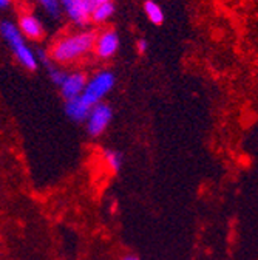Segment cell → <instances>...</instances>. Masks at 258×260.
I'll list each match as a JSON object with an SVG mask.
<instances>
[{"label": "cell", "instance_id": "obj_1", "mask_svg": "<svg viewBox=\"0 0 258 260\" xmlns=\"http://www.w3.org/2000/svg\"><path fill=\"white\" fill-rule=\"evenodd\" d=\"M96 32L94 31H78L73 35L62 36L50 48V59L56 63L65 65L82 59L85 54L93 51Z\"/></svg>", "mask_w": 258, "mask_h": 260}, {"label": "cell", "instance_id": "obj_2", "mask_svg": "<svg viewBox=\"0 0 258 260\" xmlns=\"http://www.w3.org/2000/svg\"><path fill=\"white\" fill-rule=\"evenodd\" d=\"M0 35H2V38L8 42L14 56L17 57V60L23 65L26 70H29V72L38 70L39 62L36 59V54L26 45L25 38L20 35V31L14 22H11V20L0 22Z\"/></svg>", "mask_w": 258, "mask_h": 260}, {"label": "cell", "instance_id": "obj_3", "mask_svg": "<svg viewBox=\"0 0 258 260\" xmlns=\"http://www.w3.org/2000/svg\"><path fill=\"white\" fill-rule=\"evenodd\" d=\"M115 84H116L115 73L110 70H101V72L96 73L90 81H87L81 98L90 107H93L94 104L102 103L104 98L113 90Z\"/></svg>", "mask_w": 258, "mask_h": 260}, {"label": "cell", "instance_id": "obj_4", "mask_svg": "<svg viewBox=\"0 0 258 260\" xmlns=\"http://www.w3.org/2000/svg\"><path fill=\"white\" fill-rule=\"evenodd\" d=\"M113 118V110L108 104L105 103H98L90 109V113L85 119L87 122V134L91 138L101 137L107 127L110 125Z\"/></svg>", "mask_w": 258, "mask_h": 260}, {"label": "cell", "instance_id": "obj_5", "mask_svg": "<svg viewBox=\"0 0 258 260\" xmlns=\"http://www.w3.org/2000/svg\"><path fill=\"white\" fill-rule=\"evenodd\" d=\"M119 44H121V41H119L118 31L113 28H107V29L101 31L99 35H96L93 51L99 59L107 60V59H112L118 53Z\"/></svg>", "mask_w": 258, "mask_h": 260}, {"label": "cell", "instance_id": "obj_6", "mask_svg": "<svg viewBox=\"0 0 258 260\" xmlns=\"http://www.w3.org/2000/svg\"><path fill=\"white\" fill-rule=\"evenodd\" d=\"M20 35L23 38H28L29 41H41L44 38V25L41 20L33 16V14H22L19 17V25H17Z\"/></svg>", "mask_w": 258, "mask_h": 260}, {"label": "cell", "instance_id": "obj_7", "mask_svg": "<svg viewBox=\"0 0 258 260\" xmlns=\"http://www.w3.org/2000/svg\"><path fill=\"white\" fill-rule=\"evenodd\" d=\"M87 76L85 73L82 72H75V73H70L67 75L65 81L62 82L60 85V93L62 96L65 98V100H73V98H78L82 94L84 88H85V84H87Z\"/></svg>", "mask_w": 258, "mask_h": 260}, {"label": "cell", "instance_id": "obj_8", "mask_svg": "<svg viewBox=\"0 0 258 260\" xmlns=\"http://www.w3.org/2000/svg\"><path fill=\"white\" fill-rule=\"evenodd\" d=\"M59 5L63 7V10H65V13L68 16V19L75 25L82 28V26H85L90 22V16L84 10L82 0H59Z\"/></svg>", "mask_w": 258, "mask_h": 260}, {"label": "cell", "instance_id": "obj_9", "mask_svg": "<svg viewBox=\"0 0 258 260\" xmlns=\"http://www.w3.org/2000/svg\"><path fill=\"white\" fill-rule=\"evenodd\" d=\"M90 106L82 100L81 96L73 98V100L65 101V106H63V110H65V115L75 121V122H84L90 113Z\"/></svg>", "mask_w": 258, "mask_h": 260}, {"label": "cell", "instance_id": "obj_10", "mask_svg": "<svg viewBox=\"0 0 258 260\" xmlns=\"http://www.w3.org/2000/svg\"><path fill=\"white\" fill-rule=\"evenodd\" d=\"M115 11H116V5H115L113 2H105V4H102V5H99V7H96V8L91 11L90 20L94 22V23H104V22H107L110 17H113Z\"/></svg>", "mask_w": 258, "mask_h": 260}, {"label": "cell", "instance_id": "obj_11", "mask_svg": "<svg viewBox=\"0 0 258 260\" xmlns=\"http://www.w3.org/2000/svg\"><path fill=\"white\" fill-rule=\"evenodd\" d=\"M144 13H145L147 19L153 25L159 26V25L164 23V19H166L164 11H163V8H161L156 2H153V0H145V4H144Z\"/></svg>", "mask_w": 258, "mask_h": 260}, {"label": "cell", "instance_id": "obj_12", "mask_svg": "<svg viewBox=\"0 0 258 260\" xmlns=\"http://www.w3.org/2000/svg\"><path fill=\"white\" fill-rule=\"evenodd\" d=\"M104 161L107 168L113 172V174H118L121 172L122 169V165H124V156L119 150L116 149H105L104 150Z\"/></svg>", "mask_w": 258, "mask_h": 260}, {"label": "cell", "instance_id": "obj_13", "mask_svg": "<svg viewBox=\"0 0 258 260\" xmlns=\"http://www.w3.org/2000/svg\"><path fill=\"white\" fill-rule=\"evenodd\" d=\"M47 72H48V76H50L51 82L56 84L57 87L62 85V82L65 81V78H67V75H68V73H65L63 70L57 69L56 65H53V63L50 65V67H47Z\"/></svg>", "mask_w": 258, "mask_h": 260}, {"label": "cell", "instance_id": "obj_14", "mask_svg": "<svg viewBox=\"0 0 258 260\" xmlns=\"http://www.w3.org/2000/svg\"><path fill=\"white\" fill-rule=\"evenodd\" d=\"M38 2L45 8V11L53 16L54 19H59L60 16V5H59V0H38Z\"/></svg>", "mask_w": 258, "mask_h": 260}, {"label": "cell", "instance_id": "obj_15", "mask_svg": "<svg viewBox=\"0 0 258 260\" xmlns=\"http://www.w3.org/2000/svg\"><path fill=\"white\" fill-rule=\"evenodd\" d=\"M105 2H112V0H82V4H84V10L87 11V14L90 16L91 11L96 8V7H99Z\"/></svg>", "mask_w": 258, "mask_h": 260}, {"label": "cell", "instance_id": "obj_16", "mask_svg": "<svg viewBox=\"0 0 258 260\" xmlns=\"http://www.w3.org/2000/svg\"><path fill=\"white\" fill-rule=\"evenodd\" d=\"M34 54H36V59H38V62H41L45 69H47V67H50V65L53 63V60L50 59V56H48V53H47L45 50L39 48V50H38Z\"/></svg>", "mask_w": 258, "mask_h": 260}, {"label": "cell", "instance_id": "obj_17", "mask_svg": "<svg viewBox=\"0 0 258 260\" xmlns=\"http://www.w3.org/2000/svg\"><path fill=\"white\" fill-rule=\"evenodd\" d=\"M136 48H138V53L144 54V53L149 50V41H147V39H139V41L136 42Z\"/></svg>", "mask_w": 258, "mask_h": 260}, {"label": "cell", "instance_id": "obj_18", "mask_svg": "<svg viewBox=\"0 0 258 260\" xmlns=\"http://www.w3.org/2000/svg\"><path fill=\"white\" fill-rule=\"evenodd\" d=\"M11 5V0H0V10H8Z\"/></svg>", "mask_w": 258, "mask_h": 260}, {"label": "cell", "instance_id": "obj_19", "mask_svg": "<svg viewBox=\"0 0 258 260\" xmlns=\"http://www.w3.org/2000/svg\"><path fill=\"white\" fill-rule=\"evenodd\" d=\"M122 260H139V258L136 255H130V254H128V255H124Z\"/></svg>", "mask_w": 258, "mask_h": 260}]
</instances>
